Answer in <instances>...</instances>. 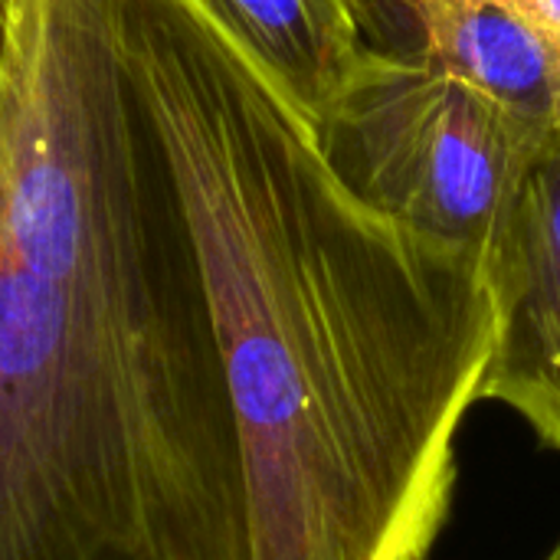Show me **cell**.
<instances>
[{
    "label": "cell",
    "mask_w": 560,
    "mask_h": 560,
    "mask_svg": "<svg viewBox=\"0 0 560 560\" xmlns=\"http://www.w3.org/2000/svg\"><path fill=\"white\" fill-rule=\"evenodd\" d=\"M394 20L413 23V52L512 115L545 131L560 128L558 52L509 0H390L387 26Z\"/></svg>",
    "instance_id": "obj_4"
},
{
    "label": "cell",
    "mask_w": 560,
    "mask_h": 560,
    "mask_svg": "<svg viewBox=\"0 0 560 560\" xmlns=\"http://www.w3.org/2000/svg\"><path fill=\"white\" fill-rule=\"evenodd\" d=\"M315 125L368 49L354 0H190Z\"/></svg>",
    "instance_id": "obj_5"
},
{
    "label": "cell",
    "mask_w": 560,
    "mask_h": 560,
    "mask_svg": "<svg viewBox=\"0 0 560 560\" xmlns=\"http://www.w3.org/2000/svg\"><path fill=\"white\" fill-rule=\"evenodd\" d=\"M486 269L499 322L479 404L515 410L560 453V128L538 144Z\"/></svg>",
    "instance_id": "obj_3"
},
{
    "label": "cell",
    "mask_w": 560,
    "mask_h": 560,
    "mask_svg": "<svg viewBox=\"0 0 560 560\" xmlns=\"http://www.w3.org/2000/svg\"><path fill=\"white\" fill-rule=\"evenodd\" d=\"M20 3H23V0H0V89H3L7 66H10V56H13V39H16Z\"/></svg>",
    "instance_id": "obj_7"
},
{
    "label": "cell",
    "mask_w": 560,
    "mask_h": 560,
    "mask_svg": "<svg viewBox=\"0 0 560 560\" xmlns=\"http://www.w3.org/2000/svg\"><path fill=\"white\" fill-rule=\"evenodd\" d=\"M558 52L560 59V0H509Z\"/></svg>",
    "instance_id": "obj_6"
},
{
    "label": "cell",
    "mask_w": 560,
    "mask_h": 560,
    "mask_svg": "<svg viewBox=\"0 0 560 560\" xmlns=\"http://www.w3.org/2000/svg\"><path fill=\"white\" fill-rule=\"evenodd\" d=\"M545 560H560V541L558 545H555V551H551V555H548V558Z\"/></svg>",
    "instance_id": "obj_8"
},
{
    "label": "cell",
    "mask_w": 560,
    "mask_h": 560,
    "mask_svg": "<svg viewBox=\"0 0 560 560\" xmlns=\"http://www.w3.org/2000/svg\"><path fill=\"white\" fill-rule=\"evenodd\" d=\"M121 56L233 404L253 560H427L495 345L486 256L361 203L190 0Z\"/></svg>",
    "instance_id": "obj_1"
},
{
    "label": "cell",
    "mask_w": 560,
    "mask_h": 560,
    "mask_svg": "<svg viewBox=\"0 0 560 560\" xmlns=\"http://www.w3.org/2000/svg\"><path fill=\"white\" fill-rule=\"evenodd\" d=\"M312 135L361 203L489 259L548 131L420 52L368 46Z\"/></svg>",
    "instance_id": "obj_2"
}]
</instances>
